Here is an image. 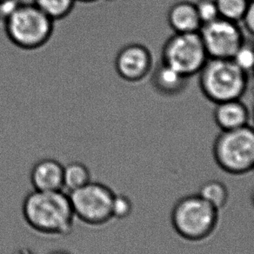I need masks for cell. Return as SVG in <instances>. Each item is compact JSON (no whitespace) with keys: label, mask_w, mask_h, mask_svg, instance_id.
<instances>
[{"label":"cell","mask_w":254,"mask_h":254,"mask_svg":"<svg viewBox=\"0 0 254 254\" xmlns=\"http://www.w3.org/2000/svg\"><path fill=\"white\" fill-rule=\"evenodd\" d=\"M198 75L200 91L213 104L241 99L248 87L249 74L232 59H208Z\"/></svg>","instance_id":"2"},{"label":"cell","mask_w":254,"mask_h":254,"mask_svg":"<svg viewBox=\"0 0 254 254\" xmlns=\"http://www.w3.org/2000/svg\"><path fill=\"white\" fill-rule=\"evenodd\" d=\"M91 181L92 173L85 164L74 161L64 166V189L67 190L68 193L85 187Z\"/></svg>","instance_id":"15"},{"label":"cell","mask_w":254,"mask_h":254,"mask_svg":"<svg viewBox=\"0 0 254 254\" xmlns=\"http://www.w3.org/2000/svg\"><path fill=\"white\" fill-rule=\"evenodd\" d=\"M251 119L253 120L254 123V105H253V107H252V111H251Z\"/></svg>","instance_id":"26"},{"label":"cell","mask_w":254,"mask_h":254,"mask_svg":"<svg viewBox=\"0 0 254 254\" xmlns=\"http://www.w3.org/2000/svg\"><path fill=\"white\" fill-rule=\"evenodd\" d=\"M167 23L174 33L198 32L202 26L194 3L190 1L173 4L167 12Z\"/></svg>","instance_id":"12"},{"label":"cell","mask_w":254,"mask_h":254,"mask_svg":"<svg viewBox=\"0 0 254 254\" xmlns=\"http://www.w3.org/2000/svg\"><path fill=\"white\" fill-rule=\"evenodd\" d=\"M247 1L250 3V2H253V1H254V0H247Z\"/></svg>","instance_id":"29"},{"label":"cell","mask_w":254,"mask_h":254,"mask_svg":"<svg viewBox=\"0 0 254 254\" xmlns=\"http://www.w3.org/2000/svg\"><path fill=\"white\" fill-rule=\"evenodd\" d=\"M4 22L8 39L20 49H39L53 35L54 21L33 2H22Z\"/></svg>","instance_id":"3"},{"label":"cell","mask_w":254,"mask_h":254,"mask_svg":"<svg viewBox=\"0 0 254 254\" xmlns=\"http://www.w3.org/2000/svg\"><path fill=\"white\" fill-rule=\"evenodd\" d=\"M106 1H108V2H113V1H115V0H106Z\"/></svg>","instance_id":"27"},{"label":"cell","mask_w":254,"mask_h":254,"mask_svg":"<svg viewBox=\"0 0 254 254\" xmlns=\"http://www.w3.org/2000/svg\"><path fill=\"white\" fill-rule=\"evenodd\" d=\"M252 172H253V173H254V166H253V169H252Z\"/></svg>","instance_id":"28"},{"label":"cell","mask_w":254,"mask_h":254,"mask_svg":"<svg viewBox=\"0 0 254 254\" xmlns=\"http://www.w3.org/2000/svg\"><path fill=\"white\" fill-rule=\"evenodd\" d=\"M22 214L31 229L46 236H67L76 219L63 190L30 192L22 204Z\"/></svg>","instance_id":"1"},{"label":"cell","mask_w":254,"mask_h":254,"mask_svg":"<svg viewBox=\"0 0 254 254\" xmlns=\"http://www.w3.org/2000/svg\"><path fill=\"white\" fill-rule=\"evenodd\" d=\"M241 22L243 23L244 27L247 32L254 37V1L250 2L248 4L247 11Z\"/></svg>","instance_id":"22"},{"label":"cell","mask_w":254,"mask_h":254,"mask_svg":"<svg viewBox=\"0 0 254 254\" xmlns=\"http://www.w3.org/2000/svg\"><path fill=\"white\" fill-rule=\"evenodd\" d=\"M197 194L217 210H220L228 203L230 190L225 182L218 180H210L202 183Z\"/></svg>","instance_id":"14"},{"label":"cell","mask_w":254,"mask_h":254,"mask_svg":"<svg viewBox=\"0 0 254 254\" xmlns=\"http://www.w3.org/2000/svg\"><path fill=\"white\" fill-rule=\"evenodd\" d=\"M251 113L241 99L215 104L213 120L221 131H229L249 125Z\"/></svg>","instance_id":"11"},{"label":"cell","mask_w":254,"mask_h":254,"mask_svg":"<svg viewBox=\"0 0 254 254\" xmlns=\"http://www.w3.org/2000/svg\"><path fill=\"white\" fill-rule=\"evenodd\" d=\"M232 60L244 71L248 74L250 72L253 73L254 70V45H250L245 41Z\"/></svg>","instance_id":"18"},{"label":"cell","mask_w":254,"mask_h":254,"mask_svg":"<svg viewBox=\"0 0 254 254\" xmlns=\"http://www.w3.org/2000/svg\"><path fill=\"white\" fill-rule=\"evenodd\" d=\"M219 210L198 194L184 196L171 212L173 229L184 240H205L215 229Z\"/></svg>","instance_id":"4"},{"label":"cell","mask_w":254,"mask_h":254,"mask_svg":"<svg viewBox=\"0 0 254 254\" xmlns=\"http://www.w3.org/2000/svg\"><path fill=\"white\" fill-rule=\"evenodd\" d=\"M208 59L198 32L173 33L161 51V62L189 78L199 73Z\"/></svg>","instance_id":"6"},{"label":"cell","mask_w":254,"mask_h":254,"mask_svg":"<svg viewBox=\"0 0 254 254\" xmlns=\"http://www.w3.org/2000/svg\"><path fill=\"white\" fill-rule=\"evenodd\" d=\"M152 68V53L146 46L138 43L124 46L115 59L117 73L126 81H141L151 72Z\"/></svg>","instance_id":"9"},{"label":"cell","mask_w":254,"mask_h":254,"mask_svg":"<svg viewBox=\"0 0 254 254\" xmlns=\"http://www.w3.org/2000/svg\"><path fill=\"white\" fill-rule=\"evenodd\" d=\"M76 0H33V3L53 21L67 17L74 7Z\"/></svg>","instance_id":"16"},{"label":"cell","mask_w":254,"mask_h":254,"mask_svg":"<svg viewBox=\"0 0 254 254\" xmlns=\"http://www.w3.org/2000/svg\"><path fill=\"white\" fill-rule=\"evenodd\" d=\"M189 82L187 78L166 64L160 63L152 72V83L159 94L174 97L186 91Z\"/></svg>","instance_id":"13"},{"label":"cell","mask_w":254,"mask_h":254,"mask_svg":"<svg viewBox=\"0 0 254 254\" xmlns=\"http://www.w3.org/2000/svg\"><path fill=\"white\" fill-rule=\"evenodd\" d=\"M49 254H71L69 251L63 250V249H59V250H54L51 252Z\"/></svg>","instance_id":"23"},{"label":"cell","mask_w":254,"mask_h":254,"mask_svg":"<svg viewBox=\"0 0 254 254\" xmlns=\"http://www.w3.org/2000/svg\"><path fill=\"white\" fill-rule=\"evenodd\" d=\"M20 0H3L0 2V19L4 20L19 6Z\"/></svg>","instance_id":"21"},{"label":"cell","mask_w":254,"mask_h":254,"mask_svg":"<svg viewBox=\"0 0 254 254\" xmlns=\"http://www.w3.org/2000/svg\"><path fill=\"white\" fill-rule=\"evenodd\" d=\"M250 200L251 204L254 206V188L253 190H251Z\"/></svg>","instance_id":"24"},{"label":"cell","mask_w":254,"mask_h":254,"mask_svg":"<svg viewBox=\"0 0 254 254\" xmlns=\"http://www.w3.org/2000/svg\"><path fill=\"white\" fill-rule=\"evenodd\" d=\"M133 210L131 198L125 194H114L113 201V219H125L130 217Z\"/></svg>","instance_id":"20"},{"label":"cell","mask_w":254,"mask_h":254,"mask_svg":"<svg viewBox=\"0 0 254 254\" xmlns=\"http://www.w3.org/2000/svg\"><path fill=\"white\" fill-rule=\"evenodd\" d=\"M63 165L56 159L39 160L31 171L33 189L42 191L63 190Z\"/></svg>","instance_id":"10"},{"label":"cell","mask_w":254,"mask_h":254,"mask_svg":"<svg viewBox=\"0 0 254 254\" xmlns=\"http://www.w3.org/2000/svg\"><path fill=\"white\" fill-rule=\"evenodd\" d=\"M212 154L216 164L228 174L243 175L254 164V127L221 131L214 140Z\"/></svg>","instance_id":"5"},{"label":"cell","mask_w":254,"mask_h":254,"mask_svg":"<svg viewBox=\"0 0 254 254\" xmlns=\"http://www.w3.org/2000/svg\"><path fill=\"white\" fill-rule=\"evenodd\" d=\"M114 194L105 184L93 181L68 193L75 218L90 226H102L113 220Z\"/></svg>","instance_id":"7"},{"label":"cell","mask_w":254,"mask_h":254,"mask_svg":"<svg viewBox=\"0 0 254 254\" xmlns=\"http://www.w3.org/2000/svg\"><path fill=\"white\" fill-rule=\"evenodd\" d=\"M198 33L209 59H233L246 41L240 24L222 18L202 25Z\"/></svg>","instance_id":"8"},{"label":"cell","mask_w":254,"mask_h":254,"mask_svg":"<svg viewBox=\"0 0 254 254\" xmlns=\"http://www.w3.org/2000/svg\"><path fill=\"white\" fill-rule=\"evenodd\" d=\"M194 4L202 25L220 18L216 0H197Z\"/></svg>","instance_id":"19"},{"label":"cell","mask_w":254,"mask_h":254,"mask_svg":"<svg viewBox=\"0 0 254 254\" xmlns=\"http://www.w3.org/2000/svg\"><path fill=\"white\" fill-rule=\"evenodd\" d=\"M216 4L220 18L240 24L249 2L247 0H216Z\"/></svg>","instance_id":"17"},{"label":"cell","mask_w":254,"mask_h":254,"mask_svg":"<svg viewBox=\"0 0 254 254\" xmlns=\"http://www.w3.org/2000/svg\"><path fill=\"white\" fill-rule=\"evenodd\" d=\"M76 1H79V2H82V3H93V2L99 1V0H76Z\"/></svg>","instance_id":"25"},{"label":"cell","mask_w":254,"mask_h":254,"mask_svg":"<svg viewBox=\"0 0 254 254\" xmlns=\"http://www.w3.org/2000/svg\"><path fill=\"white\" fill-rule=\"evenodd\" d=\"M253 73H254V72H253Z\"/></svg>","instance_id":"31"},{"label":"cell","mask_w":254,"mask_h":254,"mask_svg":"<svg viewBox=\"0 0 254 254\" xmlns=\"http://www.w3.org/2000/svg\"><path fill=\"white\" fill-rule=\"evenodd\" d=\"M1 1H3V0H0V2H1Z\"/></svg>","instance_id":"30"}]
</instances>
